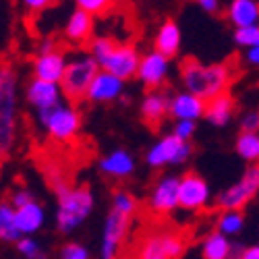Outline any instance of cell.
I'll list each match as a JSON object with an SVG mask.
<instances>
[{
    "mask_svg": "<svg viewBox=\"0 0 259 259\" xmlns=\"http://www.w3.org/2000/svg\"><path fill=\"white\" fill-rule=\"evenodd\" d=\"M58 197L56 207V230L60 234H73L92 215L96 197L90 187H69L54 191Z\"/></svg>",
    "mask_w": 259,
    "mask_h": 259,
    "instance_id": "obj_2",
    "label": "cell"
},
{
    "mask_svg": "<svg viewBox=\"0 0 259 259\" xmlns=\"http://www.w3.org/2000/svg\"><path fill=\"white\" fill-rule=\"evenodd\" d=\"M245 60L251 64V67H259V48H249L245 52Z\"/></svg>",
    "mask_w": 259,
    "mask_h": 259,
    "instance_id": "obj_40",
    "label": "cell"
},
{
    "mask_svg": "<svg viewBox=\"0 0 259 259\" xmlns=\"http://www.w3.org/2000/svg\"><path fill=\"white\" fill-rule=\"evenodd\" d=\"M234 98L224 92L220 96H215L211 100H207V110H205V120L211 126H226L232 116H234Z\"/></svg>",
    "mask_w": 259,
    "mask_h": 259,
    "instance_id": "obj_23",
    "label": "cell"
},
{
    "mask_svg": "<svg viewBox=\"0 0 259 259\" xmlns=\"http://www.w3.org/2000/svg\"><path fill=\"white\" fill-rule=\"evenodd\" d=\"M137 205L139 203H137L135 195H131L128 191H116L114 197H112V207H116V209H120V211H124L128 215H135Z\"/></svg>",
    "mask_w": 259,
    "mask_h": 259,
    "instance_id": "obj_33",
    "label": "cell"
},
{
    "mask_svg": "<svg viewBox=\"0 0 259 259\" xmlns=\"http://www.w3.org/2000/svg\"><path fill=\"white\" fill-rule=\"evenodd\" d=\"M224 17L234 25V29L259 25V3L257 0H230Z\"/></svg>",
    "mask_w": 259,
    "mask_h": 259,
    "instance_id": "obj_20",
    "label": "cell"
},
{
    "mask_svg": "<svg viewBox=\"0 0 259 259\" xmlns=\"http://www.w3.org/2000/svg\"><path fill=\"white\" fill-rule=\"evenodd\" d=\"M17 251L25 259H48V255L44 253L41 245L35 239H31V236H23V239L17 243Z\"/></svg>",
    "mask_w": 259,
    "mask_h": 259,
    "instance_id": "obj_31",
    "label": "cell"
},
{
    "mask_svg": "<svg viewBox=\"0 0 259 259\" xmlns=\"http://www.w3.org/2000/svg\"><path fill=\"white\" fill-rule=\"evenodd\" d=\"M197 131V122L195 120H177L175 128H172V135H177L183 141H189Z\"/></svg>",
    "mask_w": 259,
    "mask_h": 259,
    "instance_id": "obj_34",
    "label": "cell"
},
{
    "mask_svg": "<svg viewBox=\"0 0 259 259\" xmlns=\"http://www.w3.org/2000/svg\"><path fill=\"white\" fill-rule=\"evenodd\" d=\"M0 236L5 243H19L23 239V234L17 228V218H15V207L9 201H3L0 205Z\"/></svg>",
    "mask_w": 259,
    "mask_h": 259,
    "instance_id": "obj_26",
    "label": "cell"
},
{
    "mask_svg": "<svg viewBox=\"0 0 259 259\" xmlns=\"http://www.w3.org/2000/svg\"><path fill=\"white\" fill-rule=\"evenodd\" d=\"M241 131L259 133V108H255V110H247L241 116Z\"/></svg>",
    "mask_w": 259,
    "mask_h": 259,
    "instance_id": "obj_37",
    "label": "cell"
},
{
    "mask_svg": "<svg viewBox=\"0 0 259 259\" xmlns=\"http://www.w3.org/2000/svg\"><path fill=\"white\" fill-rule=\"evenodd\" d=\"M75 5H77V9L98 17V15H106L114 7V0H75Z\"/></svg>",
    "mask_w": 259,
    "mask_h": 259,
    "instance_id": "obj_32",
    "label": "cell"
},
{
    "mask_svg": "<svg viewBox=\"0 0 259 259\" xmlns=\"http://www.w3.org/2000/svg\"><path fill=\"white\" fill-rule=\"evenodd\" d=\"M197 5L207 15H220L222 11V0H197Z\"/></svg>",
    "mask_w": 259,
    "mask_h": 259,
    "instance_id": "obj_39",
    "label": "cell"
},
{
    "mask_svg": "<svg viewBox=\"0 0 259 259\" xmlns=\"http://www.w3.org/2000/svg\"><path fill=\"white\" fill-rule=\"evenodd\" d=\"M234 152L249 166L259 164V133H245L241 131L234 141Z\"/></svg>",
    "mask_w": 259,
    "mask_h": 259,
    "instance_id": "obj_25",
    "label": "cell"
},
{
    "mask_svg": "<svg viewBox=\"0 0 259 259\" xmlns=\"http://www.w3.org/2000/svg\"><path fill=\"white\" fill-rule=\"evenodd\" d=\"M181 39H183L181 27L172 19H168V21H164V23L160 25V29L156 31L154 50H158L160 54L172 58V56H177L179 50H181Z\"/></svg>",
    "mask_w": 259,
    "mask_h": 259,
    "instance_id": "obj_22",
    "label": "cell"
},
{
    "mask_svg": "<svg viewBox=\"0 0 259 259\" xmlns=\"http://www.w3.org/2000/svg\"><path fill=\"white\" fill-rule=\"evenodd\" d=\"M259 193V164H253L245 170V175L232 183L228 189H224L218 199H215V205H218L222 211L226 209H243L255 195Z\"/></svg>",
    "mask_w": 259,
    "mask_h": 259,
    "instance_id": "obj_7",
    "label": "cell"
},
{
    "mask_svg": "<svg viewBox=\"0 0 259 259\" xmlns=\"http://www.w3.org/2000/svg\"><path fill=\"white\" fill-rule=\"evenodd\" d=\"M168 69H170V58L160 54L158 50H152V52H147V54L141 56L137 79L145 85L149 92H158L166 83Z\"/></svg>",
    "mask_w": 259,
    "mask_h": 259,
    "instance_id": "obj_12",
    "label": "cell"
},
{
    "mask_svg": "<svg viewBox=\"0 0 259 259\" xmlns=\"http://www.w3.org/2000/svg\"><path fill=\"white\" fill-rule=\"evenodd\" d=\"M124 94V81L114 77L108 71H100L98 77L94 79L92 88L88 92V102L92 104H112L120 100Z\"/></svg>",
    "mask_w": 259,
    "mask_h": 259,
    "instance_id": "obj_14",
    "label": "cell"
},
{
    "mask_svg": "<svg viewBox=\"0 0 259 259\" xmlns=\"http://www.w3.org/2000/svg\"><path fill=\"white\" fill-rule=\"evenodd\" d=\"M232 255V241L222 232L207 234L201 243V259H230Z\"/></svg>",
    "mask_w": 259,
    "mask_h": 259,
    "instance_id": "obj_24",
    "label": "cell"
},
{
    "mask_svg": "<svg viewBox=\"0 0 259 259\" xmlns=\"http://www.w3.org/2000/svg\"><path fill=\"white\" fill-rule=\"evenodd\" d=\"M234 41H236V46L247 48V50L259 46V25L234 29Z\"/></svg>",
    "mask_w": 259,
    "mask_h": 259,
    "instance_id": "obj_30",
    "label": "cell"
},
{
    "mask_svg": "<svg viewBox=\"0 0 259 259\" xmlns=\"http://www.w3.org/2000/svg\"><path fill=\"white\" fill-rule=\"evenodd\" d=\"M139 64H141V54L137 52L135 46H131V44H118L110 52V56H108L104 62H100V69L112 73L114 77H118L122 81H128V79L137 77Z\"/></svg>",
    "mask_w": 259,
    "mask_h": 259,
    "instance_id": "obj_11",
    "label": "cell"
},
{
    "mask_svg": "<svg viewBox=\"0 0 259 259\" xmlns=\"http://www.w3.org/2000/svg\"><path fill=\"white\" fill-rule=\"evenodd\" d=\"M193 154V145L189 141L179 139L177 135H166L158 139L152 147L147 149L145 162L149 168H166V166H179L185 164Z\"/></svg>",
    "mask_w": 259,
    "mask_h": 259,
    "instance_id": "obj_6",
    "label": "cell"
},
{
    "mask_svg": "<svg viewBox=\"0 0 259 259\" xmlns=\"http://www.w3.org/2000/svg\"><path fill=\"white\" fill-rule=\"evenodd\" d=\"M118 44L112 39V37H94L90 41V54L98 60V62H104L108 56H110V52L116 48Z\"/></svg>",
    "mask_w": 259,
    "mask_h": 259,
    "instance_id": "obj_29",
    "label": "cell"
},
{
    "mask_svg": "<svg viewBox=\"0 0 259 259\" xmlns=\"http://www.w3.org/2000/svg\"><path fill=\"white\" fill-rule=\"evenodd\" d=\"M37 120L46 128V133L58 143L75 139L81 131V114L73 104H58L52 110L37 112Z\"/></svg>",
    "mask_w": 259,
    "mask_h": 259,
    "instance_id": "obj_5",
    "label": "cell"
},
{
    "mask_svg": "<svg viewBox=\"0 0 259 259\" xmlns=\"http://www.w3.org/2000/svg\"><path fill=\"white\" fill-rule=\"evenodd\" d=\"M207 102L191 92H181L170 98V116L177 120H199L205 118Z\"/></svg>",
    "mask_w": 259,
    "mask_h": 259,
    "instance_id": "obj_16",
    "label": "cell"
},
{
    "mask_svg": "<svg viewBox=\"0 0 259 259\" xmlns=\"http://www.w3.org/2000/svg\"><path fill=\"white\" fill-rule=\"evenodd\" d=\"M58 0H21V7L25 9V13L29 15H37V13H44L48 9H52Z\"/></svg>",
    "mask_w": 259,
    "mask_h": 259,
    "instance_id": "obj_36",
    "label": "cell"
},
{
    "mask_svg": "<svg viewBox=\"0 0 259 259\" xmlns=\"http://www.w3.org/2000/svg\"><path fill=\"white\" fill-rule=\"evenodd\" d=\"M135 156L131 152H126L122 147H116L112 149L110 154H106L98 168L100 172L106 177V179H112V181H122V179H128L135 172Z\"/></svg>",
    "mask_w": 259,
    "mask_h": 259,
    "instance_id": "obj_15",
    "label": "cell"
},
{
    "mask_svg": "<svg viewBox=\"0 0 259 259\" xmlns=\"http://www.w3.org/2000/svg\"><path fill=\"white\" fill-rule=\"evenodd\" d=\"M15 218H17V228L23 236H31L44 228L46 222V211L37 201H31L23 207L15 209Z\"/></svg>",
    "mask_w": 259,
    "mask_h": 259,
    "instance_id": "obj_21",
    "label": "cell"
},
{
    "mask_svg": "<svg viewBox=\"0 0 259 259\" xmlns=\"http://www.w3.org/2000/svg\"><path fill=\"white\" fill-rule=\"evenodd\" d=\"M31 201H35L33 199V195H31V191H27V189H17L13 195H11V205L15 207V209H19V207H23V205H27V203H31Z\"/></svg>",
    "mask_w": 259,
    "mask_h": 259,
    "instance_id": "obj_38",
    "label": "cell"
},
{
    "mask_svg": "<svg viewBox=\"0 0 259 259\" xmlns=\"http://www.w3.org/2000/svg\"><path fill=\"white\" fill-rule=\"evenodd\" d=\"M64 37L75 46H85L94 39V15L75 9L64 25Z\"/></svg>",
    "mask_w": 259,
    "mask_h": 259,
    "instance_id": "obj_19",
    "label": "cell"
},
{
    "mask_svg": "<svg viewBox=\"0 0 259 259\" xmlns=\"http://www.w3.org/2000/svg\"><path fill=\"white\" fill-rule=\"evenodd\" d=\"M245 228V213L243 209H226L220 213L218 218V232L224 236H239Z\"/></svg>",
    "mask_w": 259,
    "mask_h": 259,
    "instance_id": "obj_27",
    "label": "cell"
},
{
    "mask_svg": "<svg viewBox=\"0 0 259 259\" xmlns=\"http://www.w3.org/2000/svg\"><path fill=\"white\" fill-rule=\"evenodd\" d=\"M60 259H90V251L79 243H67L60 249Z\"/></svg>",
    "mask_w": 259,
    "mask_h": 259,
    "instance_id": "obj_35",
    "label": "cell"
},
{
    "mask_svg": "<svg viewBox=\"0 0 259 259\" xmlns=\"http://www.w3.org/2000/svg\"><path fill=\"white\" fill-rule=\"evenodd\" d=\"M100 71H102L100 62L92 54L75 56L73 60H69L67 73H64V77L60 81L62 96L71 104H79L81 100H88V92Z\"/></svg>",
    "mask_w": 259,
    "mask_h": 259,
    "instance_id": "obj_3",
    "label": "cell"
},
{
    "mask_svg": "<svg viewBox=\"0 0 259 259\" xmlns=\"http://www.w3.org/2000/svg\"><path fill=\"white\" fill-rule=\"evenodd\" d=\"M60 85L50 83V81H41V79H31L29 85L25 88V100L29 106H33L35 114L37 112H46L52 110L60 104Z\"/></svg>",
    "mask_w": 259,
    "mask_h": 259,
    "instance_id": "obj_13",
    "label": "cell"
},
{
    "mask_svg": "<svg viewBox=\"0 0 259 259\" xmlns=\"http://www.w3.org/2000/svg\"><path fill=\"white\" fill-rule=\"evenodd\" d=\"M67 67H69V60L60 48L48 54H37L33 60V77L60 85L64 73H67Z\"/></svg>",
    "mask_w": 259,
    "mask_h": 259,
    "instance_id": "obj_17",
    "label": "cell"
},
{
    "mask_svg": "<svg viewBox=\"0 0 259 259\" xmlns=\"http://www.w3.org/2000/svg\"><path fill=\"white\" fill-rule=\"evenodd\" d=\"M179 193H181V177L177 175H164L160 177L147 197V209L154 215L162 218V215L172 213L179 207Z\"/></svg>",
    "mask_w": 259,
    "mask_h": 259,
    "instance_id": "obj_9",
    "label": "cell"
},
{
    "mask_svg": "<svg viewBox=\"0 0 259 259\" xmlns=\"http://www.w3.org/2000/svg\"><path fill=\"white\" fill-rule=\"evenodd\" d=\"M133 215H128L116 207H112L106 215L104 230H102V245H100V259H116L122 241L126 239L128 226Z\"/></svg>",
    "mask_w": 259,
    "mask_h": 259,
    "instance_id": "obj_8",
    "label": "cell"
},
{
    "mask_svg": "<svg viewBox=\"0 0 259 259\" xmlns=\"http://www.w3.org/2000/svg\"><path fill=\"white\" fill-rule=\"evenodd\" d=\"M209 203V185L195 170H189L181 177L179 207L185 211H201Z\"/></svg>",
    "mask_w": 259,
    "mask_h": 259,
    "instance_id": "obj_10",
    "label": "cell"
},
{
    "mask_svg": "<svg viewBox=\"0 0 259 259\" xmlns=\"http://www.w3.org/2000/svg\"><path fill=\"white\" fill-rule=\"evenodd\" d=\"M162 247H164V259H181L187 249V239L179 232L162 230Z\"/></svg>",
    "mask_w": 259,
    "mask_h": 259,
    "instance_id": "obj_28",
    "label": "cell"
},
{
    "mask_svg": "<svg viewBox=\"0 0 259 259\" xmlns=\"http://www.w3.org/2000/svg\"><path fill=\"white\" fill-rule=\"evenodd\" d=\"M15 124H17V73L9 64H3V73H0V147H3L5 158L15 139Z\"/></svg>",
    "mask_w": 259,
    "mask_h": 259,
    "instance_id": "obj_4",
    "label": "cell"
},
{
    "mask_svg": "<svg viewBox=\"0 0 259 259\" xmlns=\"http://www.w3.org/2000/svg\"><path fill=\"white\" fill-rule=\"evenodd\" d=\"M139 116L145 126L156 131L162 124V120L166 116H170V98L160 90L145 94V98L141 100V106H139Z\"/></svg>",
    "mask_w": 259,
    "mask_h": 259,
    "instance_id": "obj_18",
    "label": "cell"
},
{
    "mask_svg": "<svg viewBox=\"0 0 259 259\" xmlns=\"http://www.w3.org/2000/svg\"><path fill=\"white\" fill-rule=\"evenodd\" d=\"M232 71L228 64H201L195 58L181 60V81L185 92H191L205 102L228 92Z\"/></svg>",
    "mask_w": 259,
    "mask_h": 259,
    "instance_id": "obj_1",
    "label": "cell"
},
{
    "mask_svg": "<svg viewBox=\"0 0 259 259\" xmlns=\"http://www.w3.org/2000/svg\"><path fill=\"white\" fill-rule=\"evenodd\" d=\"M241 259H259V245H249V247H245Z\"/></svg>",
    "mask_w": 259,
    "mask_h": 259,
    "instance_id": "obj_41",
    "label": "cell"
}]
</instances>
